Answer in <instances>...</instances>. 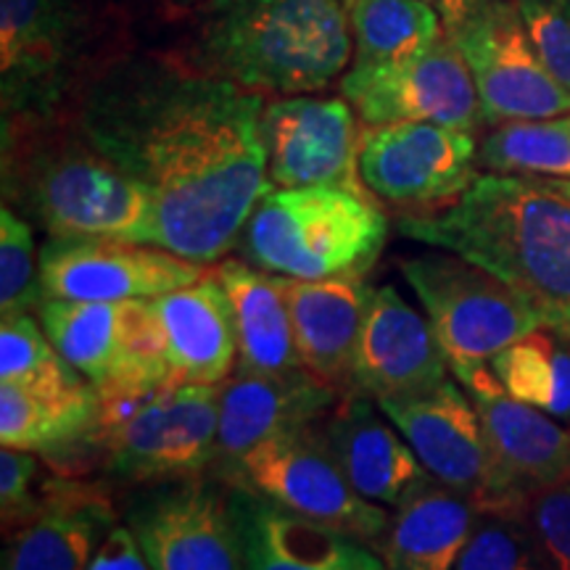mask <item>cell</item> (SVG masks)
I'll use <instances>...</instances> for the list:
<instances>
[{"label":"cell","instance_id":"1","mask_svg":"<svg viewBox=\"0 0 570 570\" xmlns=\"http://www.w3.org/2000/svg\"><path fill=\"white\" fill-rule=\"evenodd\" d=\"M265 96L154 56L114 61L82 92L77 122L154 202V246L217 265L273 185Z\"/></svg>","mask_w":570,"mask_h":570},{"label":"cell","instance_id":"2","mask_svg":"<svg viewBox=\"0 0 570 570\" xmlns=\"http://www.w3.org/2000/svg\"><path fill=\"white\" fill-rule=\"evenodd\" d=\"M3 196L51 238L154 246V202L59 111L3 117Z\"/></svg>","mask_w":570,"mask_h":570},{"label":"cell","instance_id":"3","mask_svg":"<svg viewBox=\"0 0 570 570\" xmlns=\"http://www.w3.org/2000/svg\"><path fill=\"white\" fill-rule=\"evenodd\" d=\"M396 227L489 269L541 312L570 304V202L537 177L479 175L458 204Z\"/></svg>","mask_w":570,"mask_h":570},{"label":"cell","instance_id":"4","mask_svg":"<svg viewBox=\"0 0 570 570\" xmlns=\"http://www.w3.org/2000/svg\"><path fill=\"white\" fill-rule=\"evenodd\" d=\"M354 56L344 0H204L198 69L273 96L323 90Z\"/></svg>","mask_w":570,"mask_h":570},{"label":"cell","instance_id":"5","mask_svg":"<svg viewBox=\"0 0 570 570\" xmlns=\"http://www.w3.org/2000/svg\"><path fill=\"white\" fill-rule=\"evenodd\" d=\"M219 386L159 383L98 394L88 431L56 454H88L104 473L156 487L204 475L217 462Z\"/></svg>","mask_w":570,"mask_h":570},{"label":"cell","instance_id":"6","mask_svg":"<svg viewBox=\"0 0 570 570\" xmlns=\"http://www.w3.org/2000/svg\"><path fill=\"white\" fill-rule=\"evenodd\" d=\"M389 238V217L373 194L336 185L269 188L240 233L248 265L296 281L365 277Z\"/></svg>","mask_w":570,"mask_h":570},{"label":"cell","instance_id":"7","mask_svg":"<svg viewBox=\"0 0 570 570\" xmlns=\"http://www.w3.org/2000/svg\"><path fill=\"white\" fill-rule=\"evenodd\" d=\"M402 275L423 304L454 377L487 367L502 348L544 327L541 306L465 256H415L402 262Z\"/></svg>","mask_w":570,"mask_h":570},{"label":"cell","instance_id":"8","mask_svg":"<svg viewBox=\"0 0 570 570\" xmlns=\"http://www.w3.org/2000/svg\"><path fill=\"white\" fill-rule=\"evenodd\" d=\"M225 483L315 520L327 529L375 547L389 525V512L367 502L333 458L323 433V420L262 441L233 465L219 468Z\"/></svg>","mask_w":570,"mask_h":570},{"label":"cell","instance_id":"9","mask_svg":"<svg viewBox=\"0 0 570 570\" xmlns=\"http://www.w3.org/2000/svg\"><path fill=\"white\" fill-rule=\"evenodd\" d=\"M51 344L98 394L173 381L151 298L56 302L38 306Z\"/></svg>","mask_w":570,"mask_h":570},{"label":"cell","instance_id":"10","mask_svg":"<svg viewBox=\"0 0 570 570\" xmlns=\"http://www.w3.org/2000/svg\"><path fill=\"white\" fill-rule=\"evenodd\" d=\"M377 407L410 441L428 473L468 497L479 512L529 510L502 487L483 420L460 381L446 377L423 394L381 399Z\"/></svg>","mask_w":570,"mask_h":570},{"label":"cell","instance_id":"11","mask_svg":"<svg viewBox=\"0 0 570 570\" xmlns=\"http://www.w3.org/2000/svg\"><path fill=\"white\" fill-rule=\"evenodd\" d=\"M479 146L473 132L433 122L365 127L360 177L383 206L420 217L458 204L475 183Z\"/></svg>","mask_w":570,"mask_h":570},{"label":"cell","instance_id":"12","mask_svg":"<svg viewBox=\"0 0 570 570\" xmlns=\"http://www.w3.org/2000/svg\"><path fill=\"white\" fill-rule=\"evenodd\" d=\"M449 38L473 75L489 125L570 114V92L560 88L533 51L515 3L481 0Z\"/></svg>","mask_w":570,"mask_h":570},{"label":"cell","instance_id":"13","mask_svg":"<svg viewBox=\"0 0 570 570\" xmlns=\"http://www.w3.org/2000/svg\"><path fill=\"white\" fill-rule=\"evenodd\" d=\"M341 96L354 106L362 127L433 122L475 132L487 122L473 75L449 35L404 61L352 67L341 77Z\"/></svg>","mask_w":570,"mask_h":570},{"label":"cell","instance_id":"14","mask_svg":"<svg viewBox=\"0 0 570 570\" xmlns=\"http://www.w3.org/2000/svg\"><path fill=\"white\" fill-rule=\"evenodd\" d=\"M127 525L151 570H248L227 483H156L127 508Z\"/></svg>","mask_w":570,"mask_h":570},{"label":"cell","instance_id":"15","mask_svg":"<svg viewBox=\"0 0 570 570\" xmlns=\"http://www.w3.org/2000/svg\"><path fill=\"white\" fill-rule=\"evenodd\" d=\"M85 48L75 0H0V96L3 117L61 111Z\"/></svg>","mask_w":570,"mask_h":570},{"label":"cell","instance_id":"16","mask_svg":"<svg viewBox=\"0 0 570 570\" xmlns=\"http://www.w3.org/2000/svg\"><path fill=\"white\" fill-rule=\"evenodd\" d=\"M341 98L277 96L262 109V142L273 188L336 185L370 194L360 177L362 127Z\"/></svg>","mask_w":570,"mask_h":570},{"label":"cell","instance_id":"17","mask_svg":"<svg viewBox=\"0 0 570 570\" xmlns=\"http://www.w3.org/2000/svg\"><path fill=\"white\" fill-rule=\"evenodd\" d=\"M42 302H135L202 281L206 265L122 240L51 238L40 248Z\"/></svg>","mask_w":570,"mask_h":570},{"label":"cell","instance_id":"18","mask_svg":"<svg viewBox=\"0 0 570 570\" xmlns=\"http://www.w3.org/2000/svg\"><path fill=\"white\" fill-rule=\"evenodd\" d=\"M458 381L479 410L497 473L512 497L529 504L539 491L570 483V431L510 396L491 365Z\"/></svg>","mask_w":570,"mask_h":570},{"label":"cell","instance_id":"19","mask_svg":"<svg viewBox=\"0 0 570 570\" xmlns=\"http://www.w3.org/2000/svg\"><path fill=\"white\" fill-rule=\"evenodd\" d=\"M452 373L428 317L404 302L394 285L373 291L360 344L354 352L348 391L375 402L423 394Z\"/></svg>","mask_w":570,"mask_h":570},{"label":"cell","instance_id":"20","mask_svg":"<svg viewBox=\"0 0 570 570\" xmlns=\"http://www.w3.org/2000/svg\"><path fill=\"white\" fill-rule=\"evenodd\" d=\"M323 433L348 483L367 502L394 510L436 481L402 431L365 394L346 391L323 417Z\"/></svg>","mask_w":570,"mask_h":570},{"label":"cell","instance_id":"21","mask_svg":"<svg viewBox=\"0 0 570 570\" xmlns=\"http://www.w3.org/2000/svg\"><path fill=\"white\" fill-rule=\"evenodd\" d=\"M344 396L306 367L277 375L235 370L219 386L217 462L233 465L262 441L315 425Z\"/></svg>","mask_w":570,"mask_h":570},{"label":"cell","instance_id":"22","mask_svg":"<svg viewBox=\"0 0 570 570\" xmlns=\"http://www.w3.org/2000/svg\"><path fill=\"white\" fill-rule=\"evenodd\" d=\"M117 525L119 512L106 491L53 475L35 515L6 533L3 570H88Z\"/></svg>","mask_w":570,"mask_h":570},{"label":"cell","instance_id":"23","mask_svg":"<svg viewBox=\"0 0 570 570\" xmlns=\"http://www.w3.org/2000/svg\"><path fill=\"white\" fill-rule=\"evenodd\" d=\"M230 508L248 570H386L365 541L296 515L254 491L230 487Z\"/></svg>","mask_w":570,"mask_h":570},{"label":"cell","instance_id":"24","mask_svg":"<svg viewBox=\"0 0 570 570\" xmlns=\"http://www.w3.org/2000/svg\"><path fill=\"white\" fill-rule=\"evenodd\" d=\"M167 344L169 377L188 386H223L238 367L233 306L214 267L202 281L151 298Z\"/></svg>","mask_w":570,"mask_h":570},{"label":"cell","instance_id":"25","mask_svg":"<svg viewBox=\"0 0 570 570\" xmlns=\"http://www.w3.org/2000/svg\"><path fill=\"white\" fill-rule=\"evenodd\" d=\"M281 283L294 323L298 360L312 375L346 394L362 323L375 288L362 277H281Z\"/></svg>","mask_w":570,"mask_h":570},{"label":"cell","instance_id":"26","mask_svg":"<svg viewBox=\"0 0 570 570\" xmlns=\"http://www.w3.org/2000/svg\"><path fill=\"white\" fill-rule=\"evenodd\" d=\"M479 515L468 497L433 481L394 508L373 550L386 570H454Z\"/></svg>","mask_w":570,"mask_h":570},{"label":"cell","instance_id":"27","mask_svg":"<svg viewBox=\"0 0 570 570\" xmlns=\"http://www.w3.org/2000/svg\"><path fill=\"white\" fill-rule=\"evenodd\" d=\"M214 273L223 281L233 306L235 341H238L235 370L277 375L304 367L298 360L294 323H291L281 277L248 265L246 259L219 262Z\"/></svg>","mask_w":570,"mask_h":570},{"label":"cell","instance_id":"28","mask_svg":"<svg viewBox=\"0 0 570 570\" xmlns=\"http://www.w3.org/2000/svg\"><path fill=\"white\" fill-rule=\"evenodd\" d=\"M98 391L88 381L63 389L0 386V444L56 454L88 431Z\"/></svg>","mask_w":570,"mask_h":570},{"label":"cell","instance_id":"29","mask_svg":"<svg viewBox=\"0 0 570 570\" xmlns=\"http://www.w3.org/2000/svg\"><path fill=\"white\" fill-rule=\"evenodd\" d=\"M354 69L383 67L423 53L446 38V24L425 0H352Z\"/></svg>","mask_w":570,"mask_h":570},{"label":"cell","instance_id":"30","mask_svg":"<svg viewBox=\"0 0 570 570\" xmlns=\"http://www.w3.org/2000/svg\"><path fill=\"white\" fill-rule=\"evenodd\" d=\"M504 391L554 420H570V341L539 327L489 362Z\"/></svg>","mask_w":570,"mask_h":570},{"label":"cell","instance_id":"31","mask_svg":"<svg viewBox=\"0 0 570 570\" xmlns=\"http://www.w3.org/2000/svg\"><path fill=\"white\" fill-rule=\"evenodd\" d=\"M479 164L494 175L570 180V117L494 125L481 140Z\"/></svg>","mask_w":570,"mask_h":570},{"label":"cell","instance_id":"32","mask_svg":"<svg viewBox=\"0 0 570 570\" xmlns=\"http://www.w3.org/2000/svg\"><path fill=\"white\" fill-rule=\"evenodd\" d=\"M85 377L51 344L32 312L6 315L0 323V386L63 389Z\"/></svg>","mask_w":570,"mask_h":570},{"label":"cell","instance_id":"33","mask_svg":"<svg viewBox=\"0 0 570 570\" xmlns=\"http://www.w3.org/2000/svg\"><path fill=\"white\" fill-rule=\"evenodd\" d=\"M454 570H552L529 510L481 512Z\"/></svg>","mask_w":570,"mask_h":570},{"label":"cell","instance_id":"34","mask_svg":"<svg viewBox=\"0 0 570 570\" xmlns=\"http://www.w3.org/2000/svg\"><path fill=\"white\" fill-rule=\"evenodd\" d=\"M42 304L40 259H35V233L17 209H0V315L32 312Z\"/></svg>","mask_w":570,"mask_h":570},{"label":"cell","instance_id":"35","mask_svg":"<svg viewBox=\"0 0 570 570\" xmlns=\"http://www.w3.org/2000/svg\"><path fill=\"white\" fill-rule=\"evenodd\" d=\"M541 63L570 92V0H515Z\"/></svg>","mask_w":570,"mask_h":570},{"label":"cell","instance_id":"36","mask_svg":"<svg viewBox=\"0 0 570 570\" xmlns=\"http://www.w3.org/2000/svg\"><path fill=\"white\" fill-rule=\"evenodd\" d=\"M38 452L3 446L0 449V510H3V533L17 531L35 515L46 499L48 483Z\"/></svg>","mask_w":570,"mask_h":570},{"label":"cell","instance_id":"37","mask_svg":"<svg viewBox=\"0 0 570 570\" xmlns=\"http://www.w3.org/2000/svg\"><path fill=\"white\" fill-rule=\"evenodd\" d=\"M529 515L552 570H570V483L533 494Z\"/></svg>","mask_w":570,"mask_h":570},{"label":"cell","instance_id":"38","mask_svg":"<svg viewBox=\"0 0 570 570\" xmlns=\"http://www.w3.org/2000/svg\"><path fill=\"white\" fill-rule=\"evenodd\" d=\"M88 570H151L130 525H117Z\"/></svg>","mask_w":570,"mask_h":570},{"label":"cell","instance_id":"39","mask_svg":"<svg viewBox=\"0 0 570 570\" xmlns=\"http://www.w3.org/2000/svg\"><path fill=\"white\" fill-rule=\"evenodd\" d=\"M425 3L439 11V17L444 19L446 24V32H452L475 11V6H479L481 0H425Z\"/></svg>","mask_w":570,"mask_h":570},{"label":"cell","instance_id":"40","mask_svg":"<svg viewBox=\"0 0 570 570\" xmlns=\"http://www.w3.org/2000/svg\"><path fill=\"white\" fill-rule=\"evenodd\" d=\"M544 325L552 327L554 333H560L562 338L570 341V304L544 309Z\"/></svg>","mask_w":570,"mask_h":570},{"label":"cell","instance_id":"41","mask_svg":"<svg viewBox=\"0 0 570 570\" xmlns=\"http://www.w3.org/2000/svg\"><path fill=\"white\" fill-rule=\"evenodd\" d=\"M537 180H541L547 188H552L554 194H560L570 202V180H562V177H537Z\"/></svg>","mask_w":570,"mask_h":570},{"label":"cell","instance_id":"42","mask_svg":"<svg viewBox=\"0 0 570 570\" xmlns=\"http://www.w3.org/2000/svg\"><path fill=\"white\" fill-rule=\"evenodd\" d=\"M173 3H180V6H190V3H204V0H173Z\"/></svg>","mask_w":570,"mask_h":570},{"label":"cell","instance_id":"43","mask_svg":"<svg viewBox=\"0 0 570 570\" xmlns=\"http://www.w3.org/2000/svg\"><path fill=\"white\" fill-rule=\"evenodd\" d=\"M344 3H346V6H348V3H352V0H344Z\"/></svg>","mask_w":570,"mask_h":570}]
</instances>
